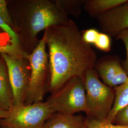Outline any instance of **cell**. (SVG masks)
Instances as JSON below:
<instances>
[{"instance_id":"cell-21","label":"cell","mask_w":128,"mask_h":128,"mask_svg":"<svg viewBox=\"0 0 128 128\" xmlns=\"http://www.w3.org/2000/svg\"><path fill=\"white\" fill-rule=\"evenodd\" d=\"M114 124L128 126V104L120 110L115 117Z\"/></svg>"},{"instance_id":"cell-22","label":"cell","mask_w":128,"mask_h":128,"mask_svg":"<svg viewBox=\"0 0 128 128\" xmlns=\"http://www.w3.org/2000/svg\"><path fill=\"white\" fill-rule=\"evenodd\" d=\"M9 114V110L0 109V120L6 118Z\"/></svg>"},{"instance_id":"cell-6","label":"cell","mask_w":128,"mask_h":128,"mask_svg":"<svg viewBox=\"0 0 128 128\" xmlns=\"http://www.w3.org/2000/svg\"><path fill=\"white\" fill-rule=\"evenodd\" d=\"M54 113L46 101L12 106L8 116L0 120V128H43Z\"/></svg>"},{"instance_id":"cell-15","label":"cell","mask_w":128,"mask_h":128,"mask_svg":"<svg viewBox=\"0 0 128 128\" xmlns=\"http://www.w3.org/2000/svg\"><path fill=\"white\" fill-rule=\"evenodd\" d=\"M60 9L68 17L78 18L82 14L86 0H56Z\"/></svg>"},{"instance_id":"cell-17","label":"cell","mask_w":128,"mask_h":128,"mask_svg":"<svg viewBox=\"0 0 128 128\" xmlns=\"http://www.w3.org/2000/svg\"><path fill=\"white\" fill-rule=\"evenodd\" d=\"M94 46L102 51L109 52L111 50L112 47L110 37L104 32H100Z\"/></svg>"},{"instance_id":"cell-12","label":"cell","mask_w":128,"mask_h":128,"mask_svg":"<svg viewBox=\"0 0 128 128\" xmlns=\"http://www.w3.org/2000/svg\"><path fill=\"white\" fill-rule=\"evenodd\" d=\"M14 96L6 64L0 58V109L10 110L12 107Z\"/></svg>"},{"instance_id":"cell-2","label":"cell","mask_w":128,"mask_h":128,"mask_svg":"<svg viewBox=\"0 0 128 128\" xmlns=\"http://www.w3.org/2000/svg\"><path fill=\"white\" fill-rule=\"evenodd\" d=\"M8 7L14 29L29 54L38 46L41 31L66 24L70 20L56 0H9Z\"/></svg>"},{"instance_id":"cell-20","label":"cell","mask_w":128,"mask_h":128,"mask_svg":"<svg viewBox=\"0 0 128 128\" xmlns=\"http://www.w3.org/2000/svg\"><path fill=\"white\" fill-rule=\"evenodd\" d=\"M9 0H0V17L14 28V23L8 7Z\"/></svg>"},{"instance_id":"cell-14","label":"cell","mask_w":128,"mask_h":128,"mask_svg":"<svg viewBox=\"0 0 128 128\" xmlns=\"http://www.w3.org/2000/svg\"><path fill=\"white\" fill-rule=\"evenodd\" d=\"M115 100L112 108L106 120L114 124L115 117L119 110L128 104V78L125 82L114 88Z\"/></svg>"},{"instance_id":"cell-3","label":"cell","mask_w":128,"mask_h":128,"mask_svg":"<svg viewBox=\"0 0 128 128\" xmlns=\"http://www.w3.org/2000/svg\"><path fill=\"white\" fill-rule=\"evenodd\" d=\"M30 66V75L25 104L43 102L48 92L50 73L48 52L44 35L28 57Z\"/></svg>"},{"instance_id":"cell-5","label":"cell","mask_w":128,"mask_h":128,"mask_svg":"<svg viewBox=\"0 0 128 128\" xmlns=\"http://www.w3.org/2000/svg\"><path fill=\"white\" fill-rule=\"evenodd\" d=\"M54 112L74 115L86 110L84 79L74 77L58 90L51 94L46 101Z\"/></svg>"},{"instance_id":"cell-13","label":"cell","mask_w":128,"mask_h":128,"mask_svg":"<svg viewBox=\"0 0 128 128\" xmlns=\"http://www.w3.org/2000/svg\"><path fill=\"white\" fill-rule=\"evenodd\" d=\"M127 1V0H86L82 9L91 18H96Z\"/></svg>"},{"instance_id":"cell-1","label":"cell","mask_w":128,"mask_h":128,"mask_svg":"<svg viewBox=\"0 0 128 128\" xmlns=\"http://www.w3.org/2000/svg\"><path fill=\"white\" fill-rule=\"evenodd\" d=\"M43 35L48 49L50 73L48 92L51 94L73 78L84 79L88 70L94 68L96 52L84 41L81 32L73 20L48 28Z\"/></svg>"},{"instance_id":"cell-19","label":"cell","mask_w":128,"mask_h":128,"mask_svg":"<svg viewBox=\"0 0 128 128\" xmlns=\"http://www.w3.org/2000/svg\"><path fill=\"white\" fill-rule=\"evenodd\" d=\"M116 40L122 41L124 44L126 49V58L122 62V64L124 70L128 74V29L120 33L115 37Z\"/></svg>"},{"instance_id":"cell-8","label":"cell","mask_w":128,"mask_h":128,"mask_svg":"<svg viewBox=\"0 0 128 128\" xmlns=\"http://www.w3.org/2000/svg\"><path fill=\"white\" fill-rule=\"evenodd\" d=\"M94 69L106 86L114 88L127 80L128 74L122 68L119 56H107L97 60Z\"/></svg>"},{"instance_id":"cell-11","label":"cell","mask_w":128,"mask_h":128,"mask_svg":"<svg viewBox=\"0 0 128 128\" xmlns=\"http://www.w3.org/2000/svg\"><path fill=\"white\" fill-rule=\"evenodd\" d=\"M43 128H86V118L81 115L55 112L46 120Z\"/></svg>"},{"instance_id":"cell-10","label":"cell","mask_w":128,"mask_h":128,"mask_svg":"<svg viewBox=\"0 0 128 128\" xmlns=\"http://www.w3.org/2000/svg\"><path fill=\"white\" fill-rule=\"evenodd\" d=\"M5 54L18 59L28 58L18 35L13 28L0 17V54Z\"/></svg>"},{"instance_id":"cell-16","label":"cell","mask_w":128,"mask_h":128,"mask_svg":"<svg viewBox=\"0 0 128 128\" xmlns=\"http://www.w3.org/2000/svg\"><path fill=\"white\" fill-rule=\"evenodd\" d=\"M86 128H128V126H122L112 124L106 120H100L86 118Z\"/></svg>"},{"instance_id":"cell-9","label":"cell","mask_w":128,"mask_h":128,"mask_svg":"<svg viewBox=\"0 0 128 128\" xmlns=\"http://www.w3.org/2000/svg\"><path fill=\"white\" fill-rule=\"evenodd\" d=\"M96 18L102 32L116 37L128 29V0Z\"/></svg>"},{"instance_id":"cell-4","label":"cell","mask_w":128,"mask_h":128,"mask_svg":"<svg viewBox=\"0 0 128 128\" xmlns=\"http://www.w3.org/2000/svg\"><path fill=\"white\" fill-rule=\"evenodd\" d=\"M86 90L87 118L105 120L115 100L114 88L105 84L94 68L88 70L84 78Z\"/></svg>"},{"instance_id":"cell-7","label":"cell","mask_w":128,"mask_h":128,"mask_svg":"<svg viewBox=\"0 0 128 128\" xmlns=\"http://www.w3.org/2000/svg\"><path fill=\"white\" fill-rule=\"evenodd\" d=\"M0 56L7 67L14 96L12 106L23 105L30 80V66L29 60L28 58H15L5 54H0Z\"/></svg>"},{"instance_id":"cell-18","label":"cell","mask_w":128,"mask_h":128,"mask_svg":"<svg viewBox=\"0 0 128 128\" xmlns=\"http://www.w3.org/2000/svg\"><path fill=\"white\" fill-rule=\"evenodd\" d=\"M100 32L94 28H90L83 30L81 35L84 41L89 45H94Z\"/></svg>"},{"instance_id":"cell-23","label":"cell","mask_w":128,"mask_h":128,"mask_svg":"<svg viewBox=\"0 0 128 128\" xmlns=\"http://www.w3.org/2000/svg\"></svg>"}]
</instances>
